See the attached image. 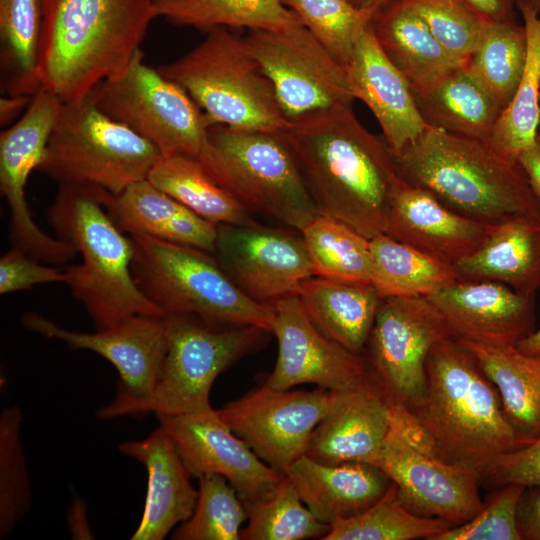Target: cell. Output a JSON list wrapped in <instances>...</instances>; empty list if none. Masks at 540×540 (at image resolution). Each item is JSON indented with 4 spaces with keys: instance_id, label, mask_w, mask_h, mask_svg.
<instances>
[{
    "instance_id": "cell-1",
    "label": "cell",
    "mask_w": 540,
    "mask_h": 540,
    "mask_svg": "<svg viewBox=\"0 0 540 540\" xmlns=\"http://www.w3.org/2000/svg\"><path fill=\"white\" fill-rule=\"evenodd\" d=\"M284 134L319 213L367 239L382 233L400 179L384 137L364 127L351 105L292 121Z\"/></svg>"
},
{
    "instance_id": "cell-2",
    "label": "cell",
    "mask_w": 540,
    "mask_h": 540,
    "mask_svg": "<svg viewBox=\"0 0 540 540\" xmlns=\"http://www.w3.org/2000/svg\"><path fill=\"white\" fill-rule=\"evenodd\" d=\"M38 74L63 103L87 97L140 51L153 0H42Z\"/></svg>"
},
{
    "instance_id": "cell-3",
    "label": "cell",
    "mask_w": 540,
    "mask_h": 540,
    "mask_svg": "<svg viewBox=\"0 0 540 540\" xmlns=\"http://www.w3.org/2000/svg\"><path fill=\"white\" fill-rule=\"evenodd\" d=\"M426 377L424 399L411 411L441 460L480 472L498 456L533 440L508 420L496 386L457 338L433 346Z\"/></svg>"
},
{
    "instance_id": "cell-4",
    "label": "cell",
    "mask_w": 540,
    "mask_h": 540,
    "mask_svg": "<svg viewBox=\"0 0 540 540\" xmlns=\"http://www.w3.org/2000/svg\"><path fill=\"white\" fill-rule=\"evenodd\" d=\"M393 155L407 183L461 216L489 225L516 216L540 218V200L518 163L481 140L428 127Z\"/></svg>"
},
{
    "instance_id": "cell-5",
    "label": "cell",
    "mask_w": 540,
    "mask_h": 540,
    "mask_svg": "<svg viewBox=\"0 0 540 540\" xmlns=\"http://www.w3.org/2000/svg\"><path fill=\"white\" fill-rule=\"evenodd\" d=\"M110 194L94 186L59 184L46 214L56 237L82 257L80 264L66 267L67 285L96 330L112 328L135 315H165L133 278V241L106 210Z\"/></svg>"
},
{
    "instance_id": "cell-6",
    "label": "cell",
    "mask_w": 540,
    "mask_h": 540,
    "mask_svg": "<svg viewBox=\"0 0 540 540\" xmlns=\"http://www.w3.org/2000/svg\"><path fill=\"white\" fill-rule=\"evenodd\" d=\"M133 278L142 293L167 314H191L212 328L257 326L272 333V304L246 296L214 254L150 236H130Z\"/></svg>"
},
{
    "instance_id": "cell-7",
    "label": "cell",
    "mask_w": 540,
    "mask_h": 540,
    "mask_svg": "<svg viewBox=\"0 0 540 540\" xmlns=\"http://www.w3.org/2000/svg\"><path fill=\"white\" fill-rule=\"evenodd\" d=\"M167 351L152 393L140 400H113L99 408L100 419L179 415L211 407L216 378L242 357L261 350L271 332L257 326L217 329L191 314H167Z\"/></svg>"
},
{
    "instance_id": "cell-8",
    "label": "cell",
    "mask_w": 540,
    "mask_h": 540,
    "mask_svg": "<svg viewBox=\"0 0 540 540\" xmlns=\"http://www.w3.org/2000/svg\"><path fill=\"white\" fill-rule=\"evenodd\" d=\"M157 69L182 86L213 124L265 131L291 125L244 38L228 28L207 31L197 46Z\"/></svg>"
},
{
    "instance_id": "cell-9",
    "label": "cell",
    "mask_w": 540,
    "mask_h": 540,
    "mask_svg": "<svg viewBox=\"0 0 540 540\" xmlns=\"http://www.w3.org/2000/svg\"><path fill=\"white\" fill-rule=\"evenodd\" d=\"M158 148L101 111L90 95L63 103L37 168L58 184L102 188L113 195L147 179Z\"/></svg>"
},
{
    "instance_id": "cell-10",
    "label": "cell",
    "mask_w": 540,
    "mask_h": 540,
    "mask_svg": "<svg viewBox=\"0 0 540 540\" xmlns=\"http://www.w3.org/2000/svg\"><path fill=\"white\" fill-rule=\"evenodd\" d=\"M89 95L101 111L149 140L161 155L194 158L219 182L209 135L213 122L182 86L146 65L141 50Z\"/></svg>"
},
{
    "instance_id": "cell-11",
    "label": "cell",
    "mask_w": 540,
    "mask_h": 540,
    "mask_svg": "<svg viewBox=\"0 0 540 540\" xmlns=\"http://www.w3.org/2000/svg\"><path fill=\"white\" fill-rule=\"evenodd\" d=\"M220 183L251 213L300 231L320 215L284 131L214 124Z\"/></svg>"
},
{
    "instance_id": "cell-12",
    "label": "cell",
    "mask_w": 540,
    "mask_h": 540,
    "mask_svg": "<svg viewBox=\"0 0 540 540\" xmlns=\"http://www.w3.org/2000/svg\"><path fill=\"white\" fill-rule=\"evenodd\" d=\"M454 337L426 296L383 298L363 356L368 373L391 403L417 407L426 393V361L433 346Z\"/></svg>"
},
{
    "instance_id": "cell-13",
    "label": "cell",
    "mask_w": 540,
    "mask_h": 540,
    "mask_svg": "<svg viewBox=\"0 0 540 540\" xmlns=\"http://www.w3.org/2000/svg\"><path fill=\"white\" fill-rule=\"evenodd\" d=\"M244 41L290 122L355 99L345 66L303 25L250 30Z\"/></svg>"
},
{
    "instance_id": "cell-14",
    "label": "cell",
    "mask_w": 540,
    "mask_h": 540,
    "mask_svg": "<svg viewBox=\"0 0 540 540\" xmlns=\"http://www.w3.org/2000/svg\"><path fill=\"white\" fill-rule=\"evenodd\" d=\"M62 104L55 94L40 88L25 112L0 133V191L9 208L12 247L52 265L70 262L76 250L38 227L31 216L25 187L44 156Z\"/></svg>"
},
{
    "instance_id": "cell-15",
    "label": "cell",
    "mask_w": 540,
    "mask_h": 540,
    "mask_svg": "<svg viewBox=\"0 0 540 540\" xmlns=\"http://www.w3.org/2000/svg\"><path fill=\"white\" fill-rule=\"evenodd\" d=\"M340 391L280 390L262 383L217 412L265 463L285 474L306 454L317 425L336 404Z\"/></svg>"
},
{
    "instance_id": "cell-16",
    "label": "cell",
    "mask_w": 540,
    "mask_h": 540,
    "mask_svg": "<svg viewBox=\"0 0 540 540\" xmlns=\"http://www.w3.org/2000/svg\"><path fill=\"white\" fill-rule=\"evenodd\" d=\"M214 256L246 296L263 304L297 295L316 275L300 231L258 222L217 224Z\"/></svg>"
},
{
    "instance_id": "cell-17",
    "label": "cell",
    "mask_w": 540,
    "mask_h": 540,
    "mask_svg": "<svg viewBox=\"0 0 540 540\" xmlns=\"http://www.w3.org/2000/svg\"><path fill=\"white\" fill-rule=\"evenodd\" d=\"M376 466L396 485L403 505L416 515L458 526L483 507L477 468L423 453L391 427Z\"/></svg>"
},
{
    "instance_id": "cell-18",
    "label": "cell",
    "mask_w": 540,
    "mask_h": 540,
    "mask_svg": "<svg viewBox=\"0 0 540 540\" xmlns=\"http://www.w3.org/2000/svg\"><path fill=\"white\" fill-rule=\"evenodd\" d=\"M164 316L135 315L95 332L63 328L37 312L24 314L22 324L29 331L64 342L72 350L102 356L120 377L114 398L140 400L152 393L160 376L167 351Z\"/></svg>"
},
{
    "instance_id": "cell-19",
    "label": "cell",
    "mask_w": 540,
    "mask_h": 540,
    "mask_svg": "<svg viewBox=\"0 0 540 540\" xmlns=\"http://www.w3.org/2000/svg\"><path fill=\"white\" fill-rule=\"evenodd\" d=\"M156 417L192 477H225L243 503L269 494L285 475L261 461L212 407Z\"/></svg>"
},
{
    "instance_id": "cell-20",
    "label": "cell",
    "mask_w": 540,
    "mask_h": 540,
    "mask_svg": "<svg viewBox=\"0 0 540 540\" xmlns=\"http://www.w3.org/2000/svg\"><path fill=\"white\" fill-rule=\"evenodd\" d=\"M278 355L263 384L280 390L316 384L330 391L354 387L367 375L364 356L324 336L305 314L297 295L272 304Z\"/></svg>"
},
{
    "instance_id": "cell-21",
    "label": "cell",
    "mask_w": 540,
    "mask_h": 540,
    "mask_svg": "<svg viewBox=\"0 0 540 540\" xmlns=\"http://www.w3.org/2000/svg\"><path fill=\"white\" fill-rule=\"evenodd\" d=\"M426 297L457 339L517 345L535 330L536 294L500 282L458 278Z\"/></svg>"
},
{
    "instance_id": "cell-22",
    "label": "cell",
    "mask_w": 540,
    "mask_h": 540,
    "mask_svg": "<svg viewBox=\"0 0 540 540\" xmlns=\"http://www.w3.org/2000/svg\"><path fill=\"white\" fill-rule=\"evenodd\" d=\"M493 225L461 216L401 176L393 190L383 233L454 265L485 241Z\"/></svg>"
},
{
    "instance_id": "cell-23",
    "label": "cell",
    "mask_w": 540,
    "mask_h": 540,
    "mask_svg": "<svg viewBox=\"0 0 540 540\" xmlns=\"http://www.w3.org/2000/svg\"><path fill=\"white\" fill-rule=\"evenodd\" d=\"M390 405L367 370L361 382L339 392L334 407L314 429L306 455L328 464L376 465L390 429Z\"/></svg>"
},
{
    "instance_id": "cell-24",
    "label": "cell",
    "mask_w": 540,
    "mask_h": 540,
    "mask_svg": "<svg viewBox=\"0 0 540 540\" xmlns=\"http://www.w3.org/2000/svg\"><path fill=\"white\" fill-rule=\"evenodd\" d=\"M345 68L354 98L370 109L392 152L400 151L428 128L410 86L382 51L370 24Z\"/></svg>"
},
{
    "instance_id": "cell-25",
    "label": "cell",
    "mask_w": 540,
    "mask_h": 540,
    "mask_svg": "<svg viewBox=\"0 0 540 540\" xmlns=\"http://www.w3.org/2000/svg\"><path fill=\"white\" fill-rule=\"evenodd\" d=\"M118 450L140 462L148 475L143 515L131 539L163 540L194 510L198 489L192 476L160 425L142 440L119 444Z\"/></svg>"
},
{
    "instance_id": "cell-26",
    "label": "cell",
    "mask_w": 540,
    "mask_h": 540,
    "mask_svg": "<svg viewBox=\"0 0 540 540\" xmlns=\"http://www.w3.org/2000/svg\"><path fill=\"white\" fill-rule=\"evenodd\" d=\"M285 475L313 515L329 525L365 511L382 497L391 483L376 465L328 464L306 454L291 464Z\"/></svg>"
},
{
    "instance_id": "cell-27",
    "label": "cell",
    "mask_w": 540,
    "mask_h": 540,
    "mask_svg": "<svg viewBox=\"0 0 540 540\" xmlns=\"http://www.w3.org/2000/svg\"><path fill=\"white\" fill-rule=\"evenodd\" d=\"M382 51L407 81L423 94L465 63L454 57L402 1L391 0L370 21Z\"/></svg>"
},
{
    "instance_id": "cell-28",
    "label": "cell",
    "mask_w": 540,
    "mask_h": 540,
    "mask_svg": "<svg viewBox=\"0 0 540 540\" xmlns=\"http://www.w3.org/2000/svg\"><path fill=\"white\" fill-rule=\"evenodd\" d=\"M105 206L114 223L129 236H150L214 254L217 224L200 217L147 179L119 194H110Z\"/></svg>"
},
{
    "instance_id": "cell-29",
    "label": "cell",
    "mask_w": 540,
    "mask_h": 540,
    "mask_svg": "<svg viewBox=\"0 0 540 540\" xmlns=\"http://www.w3.org/2000/svg\"><path fill=\"white\" fill-rule=\"evenodd\" d=\"M297 296L311 323L324 336L363 355L382 297L371 282L312 276Z\"/></svg>"
},
{
    "instance_id": "cell-30",
    "label": "cell",
    "mask_w": 540,
    "mask_h": 540,
    "mask_svg": "<svg viewBox=\"0 0 540 540\" xmlns=\"http://www.w3.org/2000/svg\"><path fill=\"white\" fill-rule=\"evenodd\" d=\"M453 266L459 278L496 281L536 294L540 288V218L516 216L493 225L483 244Z\"/></svg>"
},
{
    "instance_id": "cell-31",
    "label": "cell",
    "mask_w": 540,
    "mask_h": 540,
    "mask_svg": "<svg viewBox=\"0 0 540 540\" xmlns=\"http://www.w3.org/2000/svg\"><path fill=\"white\" fill-rule=\"evenodd\" d=\"M458 340L474 354L496 386L511 424L530 439L539 436L540 355L525 354L516 345Z\"/></svg>"
},
{
    "instance_id": "cell-32",
    "label": "cell",
    "mask_w": 540,
    "mask_h": 540,
    "mask_svg": "<svg viewBox=\"0 0 540 540\" xmlns=\"http://www.w3.org/2000/svg\"><path fill=\"white\" fill-rule=\"evenodd\" d=\"M414 98L428 127L485 143L503 111L465 65L450 72L425 93L414 95Z\"/></svg>"
},
{
    "instance_id": "cell-33",
    "label": "cell",
    "mask_w": 540,
    "mask_h": 540,
    "mask_svg": "<svg viewBox=\"0 0 540 540\" xmlns=\"http://www.w3.org/2000/svg\"><path fill=\"white\" fill-rule=\"evenodd\" d=\"M147 180L212 223L247 225L257 222L235 195L194 158L161 155Z\"/></svg>"
},
{
    "instance_id": "cell-34",
    "label": "cell",
    "mask_w": 540,
    "mask_h": 540,
    "mask_svg": "<svg viewBox=\"0 0 540 540\" xmlns=\"http://www.w3.org/2000/svg\"><path fill=\"white\" fill-rule=\"evenodd\" d=\"M518 11L527 37L526 64L487 142L498 155L515 163L534 144L540 127V15L528 7Z\"/></svg>"
},
{
    "instance_id": "cell-35",
    "label": "cell",
    "mask_w": 540,
    "mask_h": 540,
    "mask_svg": "<svg viewBox=\"0 0 540 540\" xmlns=\"http://www.w3.org/2000/svg\"><path fill=\"white\" fill-rule=\"evenodd\" d=\"M369 244L371 283L382 298L428 296L459 278L452 264L383 232L369 239Z\"/></svg>"
},
{
    "instance_id": "cell-36",
    "label": "cell",
    "mask_w": 540,
    "mask_h": 540,
    "mask_svg": "<svg viewBox=\"0 0 540 540\" xmlns=\"http://www.w3.org/2000/svg\"><path fill=\"white\" fill-rule=\"evenodd\" d=\"M157 17L177 26L209 31L248 28L282 31L302 25L281 0H153Z\"/></svg>"
},
{
    "instance_id": "cell-37",
    "label": "cell",
    "mask_w": 540,
    "mask_h": 540,
    "mask_svg": "<svg viewBox=\"0 0 540 540\" xmlns=\"http://www.w3.org/2000/svg\"><path fill=\"white\" fill-rule=\"evenodd\" d=\"M42 0H0L1 83L6 95L33 96L42 32Z\"/></svg>"
},
{
    "instance_id": "cell-38",
    "label": "cell",
    "mask_w": 540,
    "mask_h": 540,
    "mask_svg": "<svg viewBox=\"0 0 540 540\" xmlns=\"http://www.w3.org/2000/svg\"><path fill=\"white\" fill-rule=\"evenodd\" d=\"M526 59L524 26L490 22L465 67L504 110L519 85Z\"/></svg>"
},
{
    "instance_id": "cell-39",
    "label": "cell",
    "mask_w": 540,
    "mask_h": 540,
    "mask_svg": "<svg viewBox=\"0 0 540 540\" xmlns=\"http://www.w3.org/2000/svg\"><path fill=\"white\" fill-rule=\"evenodd\" d=\"M301 234L317 276L371 282L369 239L344 222L322 214L309 222Z\"/></svg>"
},
{
    "instance_id": "cell-40",
    "label": "cell",
    "mask_w": 540,
    "mask_h": 540,
    "mask_svg": "<svg viewBox=\"0 0 540 540\" xmlns=\"http://www.w3.org/2000/svg\"><path fill=\"white\" fill-rule=\"evenodd\" d=\"M451 527L445 520L410 512L391 481L382 497L365 511L330 524L322 540H431Z\"/></svg>"
},
{
    "instance_id": "cell-41",
    "label": "cell",
    "mask_w": 540,
    "mask_h": 540,
    "mask_svg": "<svg viewBox=\"0 0 540 540\" xmlns=\"http://www.w3.org/2000/svg\"><path fill=\"white\" fill-rule=\"evenodd\" d=\"M243 504L248 514V525L241 531L243 540L323 539L330 530L329 524L303 505L287 475L269 494Z\"/></svg>"
},
{
    "instance_id": "cell-42",
    "label": "cell",
    "mask_w": 540,
    "mask_h": 540,
    "mask_svg": "<svg viewBox=\"0 0 540 540\" xmlns=\"http://www.w3.org/2000/svg\"><path fill=\"white\" fill-rule=\"evenodd\" d=\"M198 497L190 517L172 532L173 540H239L246 508L229 481L218 474L198 478Z\"/></svg>"
},
{
    "instance_id": "cell-43",
    "label": "cell",
    "mask_w": 540,
    "mask_h": 540,
    "mask_svg": "<svg viewBox=\"0 0 540 540\" xmlns=\"http://www.w3.org/2000/svg\"><path fill=\"white\" fill-rule=\"evenodd\" d=\"M22 420L18 406H6L0 413V538L12 532L32 506Z\"/></svg>"
},
{
    "instance_id": "cell-44",
    "label": "cell",
    "mask_w": 540,
    "mask_h": 540,
    "mask_svg": "<svg viewBox=\"0 0 540 540\" xmlns=\"http://www.w3.org/2000/svg\"><path fill=\"white\" fill-rule=\"evenodd\" d=\"M344 66L371 17L348 0H281Z\"/></svg>"
},
{
    "instance_id": "cell-45",
    "label": "cell",
    "mask_w": 540,
    "mask_h": 540,
    "mask_svg": "<svg viewBox=\"0 0 540 540\" xmlns=\"http://www.w3.org/2000/svg\"><path fill=\"white\" fill-rule=\"evenodd\" d=\"M436 39L466 64L490 23L466 0H402Z\"/></svg>"
},
{
    "instance_id": "cell-46",
    "label": "cell",
    "mask_w": 540,
    "mask_h": 540,
    "mask_svg": "<svg viewBox=\"0 0 540 540\" xmlns=\"http://www.w3.org/2000/svg\"><path fill=\"white\" fill-rule=\"evenodd\" d=\"M524 489L521 484L500 485L471 520L451 527L431 540H521L516 513Z\"/></svg>"
},
{
    "instance_id": "cell-47",
    "label": "cell",
    "mask_w": 540,
    "mask_h": 540,
    "mask_svg": "<svg viewBox=\"0 0 540 540\" xmlns=\"http://www.w3.org/2000/svg\"><path fill=\"white\" fill-rule=\"evenodd\" d=\"M481 481L492 485L521 484L540 487V435L530 443L495 458L480 471Z\"/></svg>"
},
{
    "instance_id": "cell-48",
    "label": "cell",
    "mask_w": 540,
    "mask_h": 540,
    "mask_svg": "<svg viewBox=\"0 0 540 540\" xmlns=\"http://www.w3.org/2000/svg\"><path fill=\"white\" fill-rule=\"evenodd\" d=\"M42 263L12 247L0 259V294L30 289L42 283L67 284L66 271Z\"/></svg>"
},
{
    "instance_id": "cell-49",
    "label": "cell",
    "mask_w": 540,
    "mask_h": 540,
    "mask_svg": "<svg viewBox=\"0 0 540 540\" xmlns=\"http://www.w3.org/2000/svg\"><path fill=\"white\" fill-rule=\"evenodd\" d=\"M517 529L521 540H540V487H525L517 506Z\"/></svg>"
},
{
    "instance_id": "cell-50",
    "label": "cell",
    "mask_w": 540,
    "mask_h": 540,
    "mask_svg": "<svg viewBox=\"0 0 540 540\" xmlns=\"http://www.w3.org/2000/svg\"><path fill=\"white\" fill-rule=\"evenodd\" d=\"M489 22H516L517 0H466Z\"/></svg>"
},
{
    "instance_id": "cell-51",
    "label": "cell",
    "mask_w": 540,
    "mask_h": 540,
    "mask_svg": "<svg viewBox=\"0 0 540 540\" xmlns=\"http://www.w3.org/2000/svg\"><path fill=\"white\" fill-rule=\"evenodd\" d=\"M534 194L540 200V127L534 144L517 161Z\"/></svg>"
},
{
    "instance_id": "cell-52",
    "label": "cell",
    "mask_w": 540,
    "mask_h": 540,
    "mask_svg": "<svg viewBox=\"0 0 540 540\" xmlns=\"http://www.w3.org/2000/svg\"><path fill=\"white\" fill-rule=\"evenodd\" d=\"M67 524L72 539H94L86 514V504L80 497H74L67 513Z\"/></svg>"
},
{
    "instance_id": "cell-53",
    "label": "cell",
    "mask_w": 540,
    "mask_h": 540,
    "mask_svg": "<svg viewBox=\"0 0 540 540\" xmlns=\"http://www.w3.org/2000/svg\"><path fill=\"white\" fill-rule=\"evenodd\" d=\"M33 96L30 95H6L0 99V124L8 126L15 122L29 106Z\"/></svg>"
},
{
    "instance_id": "cell-54",
    "label": "cell",
    "mask_w": 540,
    "mask_h": 540,
    "mask_svg": "<svg viewBox=\"0 0 540 540\" xmlns=\"http://www.w3.org/2000/svg\"><path fill=\"white\" fill-rule=\"evenodd\" d=\"M517 348L528 355H540V327L521 340Z\"/></svg>"
},
{
    "instance_id": "cell-55",
    "label": "cell",
    "mask_w": 540,
    "mask_h": 540,
    "mask_svg": "<svg viewBox=\"0 0 540 540\" xmlns=\"http://www.w3.org/2000/svg\"><path fill=\"white\" fill-rule=\"evenodd\" d=\"M357 9L365 12L371 18L391 0H348Z\"/></svg>"
},
{
    "instance_id": "cell-56",
    "label": "cell",
    "mask_w": 540,
    "mask_h": 540,
    "mask_svg": "<svg viewBox=\"0 0 540 540\" xmlns=\"http://www.w3.org/2000/svg\"><path fill=\"white\" fill-rule=\"evenodd\" d=\"M520 7H528L540 15V0H517V10Z\"/></svg>"
}]
</instances>
